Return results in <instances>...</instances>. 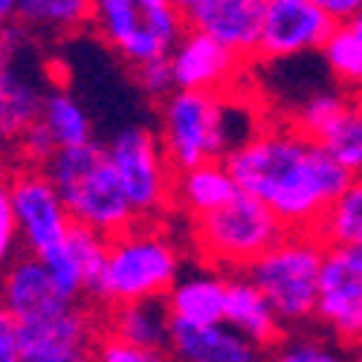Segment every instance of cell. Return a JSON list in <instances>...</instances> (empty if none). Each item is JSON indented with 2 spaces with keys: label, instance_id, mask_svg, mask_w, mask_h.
Here are the masks:
<instances>
[{
  "label": "cell",
  "instance_id": "3957f363",
  "mask_svg": "<svg viewBox=\"0 0 362 362\" xmlns=\"http://www.w3.org/2000/svg\"><path fill=\"white\" fill-rule=\"evenodd\" d=\"M180 276H183V252L163 223H136L110 238L96 305L107 310L134 301L165 298Z\"/></svg>",
  "mask_w": 362,
  "mask_h": 362
},
{
  "label": "cell",
  "instance_id": "484cf974",
  "mask_svg": "<svg viewBox=\"0 0 362 362\" xmlns=\"http://www.w3.org/2000/svg\"><path fill=\"white\" fill-rule=\"evenodd\" d=\"M264 362H351L348 348H342L337 339H330L325 330H287V337L269 348Z\"/></svg>",
  "mask_w": 362,
  "mask_h": 362
},
{
  "label": "cell",
  "instance_id": "4316f807",
  "mask_svg": "<svg viewBox=\"0 0 362 362\" xmlns=\"http://www.w3.org/2000/svg\"><path fill=\"white\" fill-rule=\"evenodd\" d=\"M359 96H348V93H337V90H319V93L308 96L296 107V113L290 116V125L305 134L308 139L319 142L330 128H334L339 119L356 105Z\"/></svg>",
  "mask_w": 362,
  "mask_h": 362
},
{
  "label": "cell",
  "instance_id": "4fadbf2b",
  "mask_svg": "<svg viewBox=\"0 0 362 362\" xmlns=\"http://www.w3.org/2000/svg\"><path fill=\"white\" fill-rule=\"evenodd\" d=\"M174 87L194 93H232L240 78L244 62L197 29H186L174 52L168 55Z\"/></svg>",
  "mask_w": 362,
  "mask_h": 362
},
{
  "label": "cell",
  "instance_id": "ac0fdd59",
  "mask_svg": "<svg viewBox=\"0 0 362 362\" xmlns=\"http://www.w3.org/2000/svg\"><path fill=\"white\" fill-rule=\"evenodd\" d=\"M223 322L235 327L240 337H247L252 345H258L261 351L276 348L287 337V327L281 325L279 313L264 298V293L247 279V273L229 276Z\"/></svg>",
  "mask_w": 362,
  "mask_h": 362
},
{
  "label": "cell",
  "instance_id": "e575fe53",
  "mask_svg": "<svg viewBox=\"0 0 362 362\" xmlns=\"http://www.w3.org/2000/svg\"><path fill=\"white\" fill-rule=\"evenodd\" d=\"M313 4L334 21L337 26L342 23H351L359 12H362V0H313Z\"/></svg>",
  "mask_w": 362,
  "mask_h": 362
},
{
  "label": "cell",
  "instance_id": "8992f818",
  "mask_svg": "<svg viewBox=\"0 0 362 362\" xmlns=\"http://www.w3.org/2000/svg\"><path fill=\"white\" fill-rule=\"evenodd\" d=\"M325 250V240L316 232H287L247 269V279L264 293L287 330L316 322Z\"/></svg>",
  "mask_w": 362,
  "mask_h": 362
},
{
  "label": "cell",
  "instance_id": "1f68e13d",
  "mask_svg": "<svg viewBox=\"0 0 362 362\" xmlns=\"http://www.w3.org/2000/svg\"><path fill=\"white\" fill-rule=\"evenodd\" d=\"M58 154V145L52 139V134L47 131L44 122H35L33 128L26 131V136L18 145V157L23 165H33V168H44L52 157Z\"/></svg>",
  "mask_w": 362,
  "mask_h": 362
},
{
  "label": "cell",
  "instance_id": "8d00e7d4",
  "mask_svg": "<svg viewBox=\"0 0 362 362\" xmlns=\"http://www.w3.org/2000/svg\"><path fill=\"white\" fill-rule=\"evenodd\" d=\"M23 362H93V356L76 354V356H44V359H23Z\"/></svg>",
  "mask_w": 362,
  "mask_h": 362
},
{
  "label": "cell",
  "instance_id": "52a82bcc",
  "mask_svg": "<svg viewBox=\"0 0 362 362\" xmlns=\"http://www.w3.org/2000/svg\"><path fill=\"white\" fill-rule=\"evenodd\" d=\"M96 35L134 70L174 52L189 21L171 0H93Z\"/></svg>",
  "mask_w": 362,
  "mask_h": 362
},
{
  "label": "cell",
  "instance_id": "9a60e30c",
  "mask_svg": "<svg viewBox=\"0 0 362 362\" xmlns=\"http://www.w3.org/2000/svg\"><path fill=\"white\" fill-rule=\"evenodd\" d=\"M269 0H203L186 18L189 29L215 38L240 62H258V41Z\"/></svg>",
  "mask_w": 362,
  "mask_h": 362
},
{
  "label": "cell",
  "instance_id": "d6a6232c",
  "mask_svg": "<svg viewBox=\"0 0 362 362\" xmlns=\"http://www.w3.org/2000/svg\"><path fill=\"white\" fill-rule=\"evenodd\" d=\"M134 78H136L142 93L151 96V99H157V102H163L165 96H171L174 90H177L168 58H160V62H148V64L136 67L134 70Z\"/></svg>",
  "mask_w": 362,
  "mask_h": 362
},
{
  "label": "cell",
  "instance_id": "277c9868",
  "mask_svg": "<svg viewBox=\"0 0 362 362\" xmlns=\"http://www.w3.org/2000/svg\"><path fill=\"white\" fill-rule=\"evenodd\" d=\"M232 93L174 90L160 102V142L174 174L223 163L244 142L232 131Z\"/></svg>",
  "mask_w": 362,
  "mask_h": 362
},
{
  "label": "cell",
  "instance_id": "7c38bea8",
  "mask_svg": "<svg viewBox=\"0 0 362 362\" xmlns=\"http://www.w3.org/2000/svg\"><path fill=\"white\" fill-rule=\"evenodd\" d=\"M337 23L313 0H269L258 41V62H284L325 47Z\"/></svg>",
  "mask_w": 362,
  "mask_h": 362
},
{
  "label": "cell",
  "instance_id": "ab89813d",
  "mask_svg": "<svg viewBox=\"0 0 362 362\" xmlns=\"http://www.w3.org/2000/svg\"><path fill=\"white\" fill-rule=\"evenodd\" d=\"M351 362H362V348H359V354H356V356H354Z\"/></svg>",
  "mask_w": 362,
  "mask_h": 362
},
{
  "label": "cell",
  "instance_id": "7a4b0ae2",
  "mask_svg": "<svg viewBox=\"0 0 362 362\" xmlns=\"http://www.w3.org/2000/svg\"><path fill=\"white\" fill-rule=\"evenodd\" d=\"M44 174L55 186L73 223L90 226L105 238H116L139 223L107 157V148L96 139L78 148H62L44 165Z\"/></svg>",
  "mask_w": 362,
  "mask_h": 362
},
{
  "label": "cell",
  "instance_id": "5bb4252c",
  "mask_svg": "<svg viewBox=\"0 0 362 362\" xmlns=\"http://www.w3.org/2000/svg\"><path fill=\"white\" fill-rule=\"evenodd\" d=\"M102 316H96L93 308L84 301L67 305L52 316H44L38 322L18 325L23 359H44V356H76L90 354L102 337Z\"/></svg>",
  "mask_w": 362,
  "mask_h": 362
},
{
  "label": "cell",
  "instance_id": "2e32d148",
  "mask_svg": "<svg viewBox=\"0 0 362 362\" xmlns=\"http://www.w3.org/2000/svg\"><path fill=\"white\" fill-rule=\"evenodd\" d=\"M0 301L15 316L18 325L38 322L44 316H52L64 310L70 301L62 287L55 284L49 267L35 255H18L4 273H0Z\"/></svg>",
  "mask_w": 362,
  "mask_h": 362
},
{
  "label": "cell",
  "instance_id": "8fae6325",
  "mask_svg": "<svg viewBox=\"0 0 362 362\" xmlns=\"http://www.w3.org/2000/svg\"><path fill=\"white\" fill-rule=\"evenodd\" d=\"M316 325L342 348H362V250L359 247L325 250Z\"/></svg>",
  "mask_w": 362,
  "mask_h": 362
},
{
  "label": "cell",
  "instance_id": "30bf717a",
  "mask_svg": "<svg viewBox=\"0 0 362 362\" xmlns=\"http://www.w3.org/2000/svg\"><path fill=\"white\" fill-rule=\"evenodd\" d=\"M9 189L23 252L41 258L44 264L58 261L67 252V235L73 218L67 215V209L55 186L49 183V177L44 174V168H15L9 174Z\"/></svg>",
  "mask_w": 362,
  "mask_h": 362
},
{
  "label": "cell",
  "instance_id": "4dcf8cb0",
  "mask_svg": "<svg viewBox=\"0 0 362 362\" xmlns=\"http://www.w3.org/2000/svg\"><path fill=\"white\" fill-rule=\"evenodd\" d=\"M90 356H93V362H165V354L136 348L125 339L107 334V330H102V337L93 345V351H90Z\"/></svg>",
  "mask_w": 362,
  "mask_h": 362
},
{
  "label": "cell",
  "instance_id": "ba28073f",
  "mask_svg": "<svg viewBox=\"0 0 362 362\" xmlns=\"http://www.w3.org/2000/svg\"><path fill=\"white\" fill-rule=\"evenodd\" d=\"M105 148L136 221L163 223L165 212L174 206V168L168 165L160 134L145 125H128L116 131Z\"/></svg>",
  "mask_w": 362,
  "mask_h": 362
},
{
  "label": "cell",
  "instance_id": "6da1fadb",
  "mask_svg": "<svg viewBox=\"0 0 362 362\" xmlns=\"http://www.w3.org/2000/svg\"><path fill=\"white\" fill-rule=\"evenodd\" d=\"M238 189L264 203L287 232H316L351 174L290 122L252 131L223 160Z\"/></svg>",
  "mask_w": 362,
  "mask_h": 362
},
{
  "label": "cell",
  "instance_id": "603a6c76",
  "mask_svg": "<svg viewBox=\"0 0 362 362\" xmlns=\"http://www.w3.org/2000/svg\"><path fill=\"white\" fill-rule=\"evenodd\" d=\"M90 18H93V0H21L15 21L35 35H67L87 26Z\"/></svg>",
  "mask_w": 362,
  "mask_h": 362
},
{
  "label": "cell",
  "instance_id": "74e56055",
  "mask_svg": "<svg viewBox=\"0 0 362 362\" xmlns=\"http://www.w3.org/2000/svg\"><path fill=\"white\" fill-rule=\"evenodd\" d=\"M171 4H174L180 12H183V15L189 18V15H192V12H194V9L203 4V0H171Z\"/></svg>",
  "mask_w": 362,
  "mask_h": 362
},
{
  "label": "cell",
  "instance_id": "d590c367",
  "mask_svg": "<svg viewBox=\"0 0 362 362\" xmlns=\"http://www.w3.org/2000/svg\"><path fill=\"white\" fill-rule=\"evenodd\" d=\"M18 6H21V0H0V29L18 18Z\"/></svg>",
  "mask_w": 362,
  "mask_h": 362
},
{
  "label": "cell",
  "instance_id": "83f0119b",
  "mask_svg": "<svg viewBox=\"0 0 362 362\" xmlns=\"http://www.w3.org/2000/svg\"><path fill=\"white\" fill-rule=\"evenodd\" d=\"M322 58H325L327 70L334 73V78L345 90H351V93H359V99H362V44L356 41L348 23L337 26L334 35L325 41Z\"/></svg>",
  "mask_w": 362,
  "mask_h": 362
},
{
  "label": "cell",
  "instance_id": "9c48e42d",
  "mask_svg": "<svg viewBox=\"0 0 362 362\" xmlns=\"http://www.w3.org/2000/svg\"><path fill=\"white\" fill-rule=\"evenodd\" d=\"M35 33L18 21L0 29V148L18 151L21 139L35 122H41V110L47 90L41 73L26 67L33 58Z\"/></svg>",
  "mask_w": 362,
  "mask_h": 362
},
{
  "label": "cell",
  "instance_id": "d4e9b609",
  "mask_svg": "<svg viewBox=\"0 0 362 362\" xmlns=\"http://www.w3.org/2000/svg\"><path fill=\"white\" fill-rule=\"evenodd\" d=\"M107 250H110V238H105L102 232L73 223L70 235H67V255L73 261V267L78 269V276L84 281V296L90 301H96L99 287H102V276H105V264H107Z\"/></svg>",
  "mask_w": 362,
  "mask_h": 362
},
{
  "label": "cell",
  "instance_id": "e0dca14e",
  "mask_svg": "<svg viewBox=\"0 0 362 362\" xmlns=\"http://www.w3.org/2000/svg\"><path fill=\"white\" fill-rule=\"evenodd\" d=\"M165 356L171 362H264L267 351L240 337L226 322L186 325L171 319V337Z\"/></svg>",
  "mask_w": 362,
  "mask_h": 362
},
{
  "label": "cell",
  "instance_id": "f1b7e54d",
  "mask_svg": "<svg viewBox=\"0 0 362 362\" xmlns=\"http://www.w3.org/2000/svg\"><path fill=\"white\" fill-rule=\"evenodd\" d=\"M319 145L330 154V160L339 163L351 177L362 174V102L359 99L339 122L319 139Z\"/></svg>",
  "mask_w": 362,
  "mask_h": 362
},
{
  "label": "cell",
  "instance_id": "836d02e7",
  "mask_svg": "<svg viewBox=\"0 0 362 362\" xmlns=\"http://www.w3.org/2000/svg\"><path fill=\"white\" fill-rule=\"evenodd\" d=\"M0 362H23V348H21V334L15 316L4 308L0 301Z\"/></svg>",
  "mask_w": 362,
  "mask_h": 362
},
{
  "label": "cell",
  "instance_id": "f35d334b",
  "mask_svg": "<svg viewBox=\"0 0 362 362\" xmlns=\"http://www.w3.org/2000/svg\"><path fill=\"white\" fill-rule=\"evenodd\" d=\"M348 26H351V33L356 35V41L362 44V12H359V15H356V18H354V21L348 23Z\"/></svg>",
  "mask_w": 362,
  "mask_h": 362
},
{
  "label": "cell",
  "instance_id": "44dd1931",
  "mask_svg": "<svg viewBox=\"0 0 362 362\" xmlns=\"http://www.w3.org/2000/svg\"><path fill=\"white\" fill-rule=\"evenodd\" d=\"M102 325L107 334L125 339L136 348L165 354L168 337H171V313L165 298H151V301H134V305H119L107 308L102 316Z\"/></svg>",
  "mask_w": 362,
  "mask_h": 362
},
{
  "label": "cell",
  "instance_id": "60d3db41",
  "mask_svg": "<svg viewBox=\"0 0 362 362\" xmlns=\"http://www.w3.org/2000/svg\"><path fill=\"white\" fill-rule=\"evenodd\" d=\"M359 102H362V99H359Z\"/></svg>",
  "mask_w": 362,
  "mask_h": 362
},
{
  "label": "cell",
  "instance_id": "5b68a950",
  "mask_svg": "<svg viewBox=\"0 0 362 362\" xmlns=\"http://www.w3.org/2000/svg\"><path fill=\"white\" fill-rule=\"evenodd\" d=\"M284 235V223L244 192L218 212L192 221V244L200 264L223 276L247 273Z\"/></svg>",
  "mask_w": 362,
  "mask_h": 362
},
{
  "label": "cell",
  "instance_id": "ffe728a7",
  "mask_svg": "<svg viewBox=\"0 0 362 362\" xmlns=\"http://www.w3.org/2000/svg\"><path fill=\"white\" fill-rule=\"evenodd\" d=\"M240 194L235 177L229 174L226 163H206L192 171L174 174V189H171V203L180 212H186L192 221L212 215L226 203H232Z\"/></svg>",
  "mask_w": 362,
  "mask_h": 362
},
{
  "label": "cell",
  "instance_id": "f546056e",
  "mask_svg": "<svg viewBox=\"0 0 362 362\" xmlns=\"http://www.w3.org/2000/svg\"><path fill=\"white\" fill-rule=\"evenodd\" d=\"M18 247H21V232L12 206L9 174H0V273L18 258Z\"/></svg>",
  "mask_w": 362,
  "mask_h": 362
},
{
  "label": "cell",
  "instance_id": "d6986e66",
  "mask_svg": "<svg viewBox=\"0 0 362 362\" xmlns=\"http://www.w3.org/2000/svg\"><path fill=\"white\" fill-rule=\"evenodd\" d=\"M226 284L229 276L209 267L183 273L165 296L171 319L186 325H221L226 316Z\"/></svg>",
  "mask_w": 362,
  "mask_h": 362
},
{
  "label": "cell",
  "instance_id": "7402d4cb",
  "mask_svg": "<svg viewBox=\"0 0 362 362\" xmlns=\"http://www.w3.org/2000/svg\"><path fill=\"white\" fill-rule=\"evenodd\" d=\"M41 122L52 134L58 151L93 142V119H90V113L84 110V105L76 96H70L64 87H49L47 90Z\"/></svg>",
  "mask_w": 362,
  "mask_h": 362
},
{
  "label": "cell",
  "instance_id": "cb8c5ba5",
  "mask_svg": "<svg viewBox=\"0 0 362 362\" xmlns=\"http://www.w3.org/2000/svg\"><path fill=\"white\" fill-rule=\"evenodd\" d=\"M316 235L325 247H359L362 250V174L351 177L348 189L330 203Z\"/></svg>",
  "mask_w": 362,
  "mask_h": 362
}]
</instances>
